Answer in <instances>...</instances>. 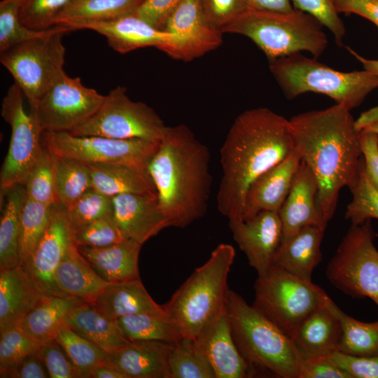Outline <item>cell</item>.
Here are the masks:
<instances>
[{"label":"cell","mask_w":378,"mask_h":378,"mask_svg":"<svg viewBox=\"0 0 378 378\" xmlns=\"http://www.w3.org/2000/svg\"><path fill=\"white\" fill-rule=\"evenodd\" d=\"M350 110L335 104L304 112L289 120L295 148L318 183L317 205L328 223L340 190L356 186L362 162L359 131Z\"/></svg>","instance_id":"obj_1"},{"label":"cell","mask_w":378,"mask_h":378,"mask_svg":"<svg viewBox=\"0 0 378 378\" xmlns=\"http://www.w3.org/2000/svg\"><path fill=\"white\" fill-rule=\"evenodd\" d=\"M294 148L289 120L264 107L239 114L220 149L219 212L228 220L241 218L251 186Z\"/></svg>","instance_id":"obj_2"},{"label":"cell","mask_w":378,"mask_h":378,"mask_svg":"<svg viewBox=\"0 0 378 378\" xmlns=\"http://www.w3.org/2000/svg\"><path fill=\"white\" fill-rule=\"evenodd\" d=\"M208 148L186 125L167 126L148 166L169 227L184 228L207 211L212 184Z\"/></svg>","instance_id":"obj_3"},{"label":"cell","mask_w":378,"mask_h":378,"mask_svg":"<svg viewBox=\"0 0 378 378\" xmlns=\"http://www.w3.org/2000/svg\"><path fill=\"white\" fill-rule=\"evenodd\" d=\"M225 306L234 342L251 375L259 370L277 377H300L304 358L286 332L232 290Z\"/></svg>","instance_id":"obj_4"},{"label":"cell","mask_w":378,"mask_h":378,"mask_svg":"<svg viewBox=\"0 0 378 378\" xmlns=\"http://www.w3.org/2000/svg\"><path fill=\"white\" fill-rule=\"evenodd\" d=\"M234 247L220 244L162 304L184 337L195 338L225 307Z\"/></svg>","instance_id":"obj_5"},{"label":"cell","mask_w":378,"mask_h":378,"mask_svg":"<svg viewBox=\"0 0 378 378\" xmlns=\"http://www.w3.org/2000/svg\"><path fill=\"white\" fill-rule=\"evenodd\" d=\"M322 27L295 8L289 13L248 8L220 30L248 37L272 61L303 51L319 57L328 45Z\"/></svg>","instance_id":"obj_6"},{"label":"cell","mask_w":378,"mask_h":378,"mask_svg":"<svg viewBox=\"0 0 378 378\" xmlns=\"http://www.w3.org/2000/svg\"><path fill=\"white\" fill-rule=\"evenodd\" d=\"M270 70L287 99L315 92L350 111L378 88V76L370 71H340L301 52L270 61Z\"/></svg>","instance_id":"obj_7"},{"label":"cell","mask_w":378,"mask_h":378,"mask_svg":"<svg viewBox=\"0 0 378 378\" xmlns=\"http://www.w3.org/2000/svg\"><path fill=\"white\" fill-rule=\"evenodd\" d=\"M73 29L56 24L48 34L1 52L0 61L10 72L34 109L41 97L64 73V32Z\"/></svg>","instance_id":"obj_8"},{"label":"cell","mask_w":378,"mask_h":378,"mask_svg":"<svg viewBox=\"0 0 378 378\" xmlns=\"http://www.w3.org/2000/svg\"><path fill=\"white\" fill-rule=\"evenodd\" d=\"M253 307L288 336L313 311L330 298L312 281H306L275 266L258 276Z\"/></svg>","instance_id":"obj_9"},{"label":"cell","mask_w":378,"mask_h":378,"mask_svg":"<svg viewBox=\"0 0 378 378\" xmlns=\"http://www.w3.org/2000/svg\"><path fill=\"white\" fill-rule=\"evenodd\" d=\"M370 220L351 225L326 268L328 281L352 298H368L378 306V251Z\"/></svg>","instance_id":"obj_10"},{"label":"cell","mask_w":378,"mask_h":378,"mask_svg":"<svg viewBox=\"0 0 378 378\" xmlns=\"http://www.w3.org/2000/svg\"><path fill=\"white\" fill-rule=\"evenodd\" d=\"M167 126L146 104L134 102L127 88L111 90L98 111L86 122L69 132L74 136H101L117 139L160 141Z\"/></svg>","instance_id":"obj_11"},{"label":"cell","mask_w":378,"mask_h":378,"mask_svg":"<svg viewBox=\"0 0 378 378\" xmlns=\"http://www.w3.org/2000/svg\"><path fill=\"white\" fill-rule=\"evenodd\" d=\"M43 142L54 154L85 164H122L146 174H148V164L160 144V141L139 139L78 136L69 132H44Z\"/></svg>","instance_id":"obj_12"},{"label":"cell","mask_w":378,"mask_h":378,"mask_svg":"<svg viewBox=\"0 0 378 378\" xmlns=\"http://www.w3.org/2000/svg\"><path fill=\"white\" fill-rule=\"evenodd\" d=\"M23 97L15 83L2 101L1 115L11 127V136L0 174L1 200L10 188L24 185L44 146L43 132L34 115L25 111Z\"/></svg>","instance_id":"obj_13"},{"label":"cell","mask_w":378,"mask_h":378,"mask_svg":"<svg viewBox=\"0 0 378 378\" xmlns=\"http://www.w3.org/2000/svg\"><path fill=\"white\" fill-rule=\"evenodd\" d=\"M104 98L85 86L80 78H71L64 72L30 111L43 132H71L90 119Z\"/></svg>","instance_id":"obj_14"},{"label":"cell","mask_w":378,"mask_h":378,"mask_svg":"<svg viewBox=\"0 0 378 378\" xmlns=\"http://www.w3.org/2000/svg\"><path fill=\"white\" fill-rule=\"evenodd\" d=\"M80 29L102 34L110 47L122 54L155 47L174 59L184 60L183 42L177 35L155 28L135 13L109 21L82 23L74 27V30Z\"/></svg>","instance_id":"obj_15"},{"label":"cell","mask_w":378,"mask_h":378,"mask_svg":"<svg viewBox=\"0 0 378 378\" xmlns=\"http://www.w3.org/2000/svg\"><path fill=\"white\" fill-rule=\"evenodd\" d=\"M74 242V232L66 209L55 204L51 206L48 227L30 257L21 265L46 295L66 297L57 287L55 273L69 247Z\"/></svg>","instance_id":"obj_16"},{"label":"cell","mask_w":378,"mask_h":378,"mask_svg":"<svg viewBox=\"0 0 378 378\" xmlns=\"http://www.w3.org/2000/svg\"><path fill=\"white\" fill-rule=\"evenodd\" d=\"M233 239L258 274H265L272 266L283 237L279 213L262 211L247 219H229Z\"/></svg>","instance_id":"obj_17"},{"label":"cell","mask_w":378,"mask_h":378,"mask_svg":"<svg viewBox=\"0 0 378 378\" xmlns=\"http://www.w3.org/2000/svg\"><path fill=\"white\" fill-rule=\"evenodd\" d=\"M161 29L181 39L184 61L201 57L223 43V33L206 16L202 0H183L168 16Z\"/></svg>","instance_id":"obj_18"},{"label":"cell","mask_w":378,"mask_h":378,"mask_svg":"<svg viewBox=\"0 0 378 378\" xmlns=\"http://www.w3.org/2000/svg\"><path fill=\"white\" fill-rule=\"evenodd\" d=\"M211 365L216 378H244L251 375L232 336L226 306L194 338Z\"/></svg>","instance_id":"obj_19"},{"label":"cell","mask_w":378,"mask_h":378,"mask_svg":"<svg viewBox=\"0 0 378 378\" xmlns=\"http://www.w3.org/2000/svg\"><path fill=\"white\" fill-rule=\"evenodd\" d=\"M113 219L125 239L144 244L169 227L157 195L125 193L112 197Z\"/></svg>","instance_id":"obj_20"},{"label":"cell","mask_w":378,"mask_h":378,"mask_svg":"<svg viewBox=\"0 0 378 378\" xmlns=\"http://www.w3.org/2000/svg\"><path fill=\"white\" fill-rule=\"evenodd\" d=\"M318 183L303 162L294 176L288 196L279 214L283 225V237H288L305 226L325 229L327 223L317 205Z\"/></svg>","instance_id":"obj_21"},{"label":"cell","mask_w":378,"mask_h":378,"mask_svg":"<svg viewBox=\"0 0 378 378\" xmlns=\"http://www.w3.org/2000/svg\"><path fill=\"white\" fill-rule=\"evenodd\" d=\"M173 344L134 341L106 351L102 364L116 368L126 378H169L168 359Z\"/></svg>","instance_id":"obj_22"},{"label":"cell","mask_w":378,"mask_h":378,"mask_svg":"<svg viewBox=\"0 0 378 378\" xmlns=\"http://www.w3.org/2000/svg\"><path fill=\"white\" fill-rule=\"evenodd\" d=\"M301 161L295 148L286 158L260 176L248 190L241 218H250L262 211L279 213Z\"/></svg>","instance_id":"obj_23"},{"label":"cell","mask_w":378,"mask_h":378,"mask_svg":"<svg viewBox=\"0 0 378 378\" xmlns=\"http://www.w3.org/2000/svg\"><path fill=\"white\" fill-rule=\"evenodd\" d=\"M46 296L23 265L0 270V332L19 326Z\"/></svg>","instance_id":"obj_24"},{"label":"cell","mask_w":378,"mask_h":378,"mask_svg":"<svg viewBox=\"0 0 378 378\" xmlns=\"http://www.w3.org/2000/svg\"><path fill=\"white\" fill-rule=\"evenodd\" d=\"M330 300L307 315L289 334L304 358L327 357L337 351L342 329Z\"/></svg>","instance_id":"obj_25"},{"label":"cell","mask_w":378,"mask_h":378,"mask_svg":"<svg viewBox=\"0 0 378 378\" xmlns=\"http://www.w3.org/2000/svg\"><path fill=\"white\" fill-rule=\"evenodd\" d=\"M325 229L305 226L296 233L282 237L272 266L281 268L306 281L322 259L321 244Z\"/></svg>","instance_id":"obj_26"},{"label":"cell","mask_w":378,"mask_h":378,"mask_svg":"<svg viewBox=\"0 0 378 378\" xmlns=\"http://www.w3.org/2000/svg\"><path fill=\"white\" fill-rule=\"evenodd\" d=\"M142 244L130 239L105 247L77 246L99 276L109 283L139 280Z\"/></svg>","instance_id":"obj_27"},{"label":"cell","mask_w":378,"mask_h":378,"mask_svg":"<svg viewBox=\"0 0 378 378\" xmlns=\"http://www.w3.org/2000/svg\"><path fill=\"white\" fill-rule=\"evenodd\" d=\"M55 279L65 295L92 302L109 284L94 270L75 243L67 249L57 266Z\"/></svg>","instance_id":"obj_28"},{"label":"cell","mask_w":378,"mask_h":378,"mask_svg":"<svg viewBox=\"0 0 378 378\" xmlns=\"http://www.w3.org/2000/svg\"><path fill=\"white\" fill-rule=\"evenodd\" d=\"M63 323L75 332L95 343L106 351L130 342L120 330L117 321L106 316L89 302L72 309L66 316Z\"/></svg>","instance_id":"obj_29"},{"label":"cell","mask_w":378,"mask_h":378,"mask_svg":"<svg viewBox=\"0 0 378 378\" xmlns=\"http://www.w3.org/2000/svg\"><path fill=\"white\" fill-rule=\"evenodd\" d=\"M111 319L160 309L139 280L109 283L91 302Z\"/></svg>","instance_id":"obj_30"},{"label":"cell","mask_w":378,"mask_h":378,"mask_svg":"<svg viewBox=\"0 0 378 378\" xmlns=\"http://www.w3.org/2000/svg\"><path fill=\"white\" fill-rule=\"evenodd\" d=\"M88 165L92 188L113 197L125 193L157 195L148 174L132 167L113 164Z\"/></svg>","instance_id":"obj_31"},{"label":"cell","mask_w":378,"mask_h":378,"mask_svg":"<svg viewBox=\"0 0 378 378\" xmlns=\"http://www.w3.org/2000/svg\"><path fill=\"white\" fill-rule=\"evenodd\" d=\"M25 197L24 186L20 184L10 188L1 200L0 270L21 265L20 216Z\"/></svg>","instance_id":"obj_32"},{"label":"cell","mask_w":378,"mask_h":378,"mask_svg":"<svg viewBox=\"0 0 378 378\" xmlns=\"http://www.w3.org/2000/svg\"><path fill=\"white\" fill-rule=\"evenodd\" d=\"M145 0H71L55 24L74 27L79 24L104 22L136 13Z\"/></svg>","instance_id":"obj_33"},{"label":"cell","mask_w":378,"mask_h":378,"mask_svg":"<svg viewBox=\"0 0 378 378\" xmlns=\"http://www.w3.org/2000/svg\"><path fill=\"white\" fill-rule=\"evenodd\" d=\"M74 296L46 295L22 320L20 326L32 338L43 344L51 339L66 316L85 302Z\"/></svg>","instance_id":"obj_34"},{"label":"cell","mask_w":378,"mask_h":378,"mask_svg":"<svg viewBox=\"0 0 378 378\" xmlns=\"http://www.w3.org/2000/svg\"><path fill=\"white\" fill-rule=\"evenodd\" d=\"M117 323L130 341H159L174 344L183 337L162 307L118 318Z\"/></svg>","instance_id":"obj_35"},{"label":"cell","mask_w":378,"mask_h":378,"mask_svg":"<svg viewBox=\"0 0 378 378\" xmlns=\"http://www.w3.org/2000/svg\"><path fill=\"white\" fill-rule=\"evenodd\" d=\"M330 307L341 324V337L337 351L357 356L378 355V321L365 323L343 312L331 300Z\"/></svg>","instance_id":"obj_36"},{"label":"cell","mask_w":378,"mask_h":378,"mask_svg":"<svg viewBox=\"0 0 378 378\" xmlns=\"http://www.w3.org/2000/svg\"><path fill=\"white\" fill-rule=\"evenodd\" d=\"M54 157L57 204L66 209L92 188L91 176L85 164L55 154Z\"/></svg>","instance_id":"obj_37"},{"label":"cell","mask_w":378,"mask_h":378,"mask_svg":"<svg viewBox=\"0 0 378 378\" xmlns=\"http://www.w3.org/2000/svg\"><path fill=\"white\" fill-rule=\"evenodd\" d=\"M53 338L62 347L80 378H88L91 370L104 363L106 351L75 332L64 323L57 328Z\"/></svg>","instance_id":"obj_38"},{"label":"cell","mask_w":378,"mask_h":378,"mask_svg":"<svg viewBox=\"0 0 378 378\" xmlns=\"http://www.w3.org/2000/svg\"><path fill=\"white\" fill-rule=\"evenodd\" d=\"M169 378H216L215 372L193 338L173 344L168 359Z\"/></svg>","instance_id":"obj_39"},{"label":"cell","mask_w":378,"mask_h":378,"mask_svg":"<svg viewBox=\"0 0 378 378\" xmlns=\"http://www.w3.org/2000/svg\"><path fill=\"white\" fill-rule=\"evenodd\" d=\"M50 214L51 206L25 197L20 216L21 264L27 260L34 251L48 227Z\"/></svg>","instance_id":"obj_40"},{"label":"cell","mask_w":378,"mask_h":378,"mask_svg":"<svg viewBox=\"0 0 378 378\" xmlns=\"http://www.w3.org/2000/svg\"><path fill=\"white\" fill-rule=\"evenodd\" d=\"M24 186L27 197L48 206L57 204L55 157L45 145Z\"/></svg>","instance_id":"obj_41"},{"label":"cell","mask_w":378,"mask_h":378,"mask_svg":"<svg viewBox=\"0 0 378 378\" xmlns=\"http://www.w3.org/2000/svg\"><path fill=\"white\" fill-rule=\"evenodd\" d=\"M0 335V377H8L24 358L38 352L41 344L20 326L6 329Z\"/></svg>","instance_id":"obj_42"},{"label":"cell","mask_w":378,"mask_h":378,"mask_svg":"<svg viewBox=\"0 0 378 378\" xmlns=\"http://www.w3.org/2000/svg\"><path fill=\"white\" fill-rule=\"evenodd\" d=\"M66 213L73 232L76 231L96 220L113 216L112 197L92 188L66 209Z\"/></svg>","instance_id":"obj_43"},{"label":"cell","mask_w":378,"mask_h":378,"mask_svg":"<svg viewBox=\"0 0 378 378\" xmlns=\"http://www.w3.org/2000/svg\"><path fill=\"white\" fill-rule=\"evenodd\" d=\"M21 0L0 3V52L27 40L43 36L52 29L34 30L25 27L19 18Z\"/></svg>","instance_id":"obj_44"},{"label":"cell","mask_w":378,"mask_h":378,"mask_svg":"<svg viewBox=\"0 0 378 378\" xmlns=\"http://www.w3.org/2000/svg\"><path fill=\"white\" fill-rule=\"evenodd\" d=\"M350 191L352 199L346 206L345 218L352 225L361 224L372 218L378 219V190L366 176L363 158L358 181Z\"/></svg>","instance_id":"obj_45"},{"label":"cell","mask_w":378,"mask_h":378,"mask_svg":"<svg viewBox=\"0 0 378 378\" xmlns=\"http://www.w3.org/2000/svg\"><path fill=\"white\" fill-rule=\"evenodd\" d=\"M71 0H21L19 18L27 27L46 30L55 26L58 14Z\"/></svg>","instance_id":"obj_46"},{"label":"cell","mask_w":378,"mask_h":378,"mask_svg":"<svg viewBox=\"0 0 378 378\" xmlns=\"http://www.w3.org/2000/svg\"><path fill=\"white\" fill-rule=\"evenodd\" d=\"M73 232L77 246L105 247L125 239L113 216L96 220Z\"/></svg>","instance_id":"obj_47"},{"label":"cell","mask_w":378,"mask_h":378,"mask_svg":"<svg viewBox=\"0 0 378 378\" xmlns=\"http://www.w3.org/2000/svg\"><path fill=\"white\" fill-rule=\"evenodd\" d=\"M290 1L294 8L311 15L329 29L338 46H343L346 29L336 10L335 0H290Z\"/></svg>","instance_id":"obj_48"},{"label":"cell","mask_w":378,"mask_h":378,"mask_svg":"<svg viewBox=\"0 0 378 378\" xmlns=\"http://www.w3.org/2000/svg\"><path fill=\"white\" fill-rule=\"evenodd\" d=\"M49 377L80 378V375L62 347L53 338L41 344L37 352Z\"/></svg>","instance_id":"obj_49"},{"label":"cell","mask_w":378,"mask_h":378,"mask_svg":"<svg viewBox=\"0 0 378 378\" xmlns=\"http://www.w3.org/2000/svg\"><path fill=\"white\" fill-rule=\"evenodd\" d=\"M327 358L351 378H378V355L357 356L335 351Z\"/></svg>","instance_id":"obj_50"},{"label":"cell","mask_w":378,"mask_h":378,"mask_svg":"<svg viewBox=\"0 0 378 378\" xmlns=\"http://www.w3.org/2000/svg\"><path fill=\"white\" fill-rule=\"evenodd\" d=\"M202 4L209 20L220 29L250 8L245 0H202Z\"/></svg>","instance_id":"obj_51"},{"label":"cell","mask_w":378,"mask_h":378,"mask_svg":"<svg viewBox=\"0 0 378 378\" xmlns=\"http://www.w3.org/2000/svg\"><path fill=\"white\" fill-rule=\"evenodd\" d=\"M363 167L372 185L378 190V134L363 129L360 133Z\"/></svg>","instance_id":"obj_52"},{"label":"cell","mask_w":378,"mask_h":378,"mask_svg":"<svg viewBox=\"0 0 378 378\" xmlns=\"http://www.w3.org/2000/svg\"><path fill=\"white\" fill-rule=\"evenodd\" d=\"M183 0H145L136 13L155 28L161 29L170 13Z\"/></svg>","instance_id":"obj_53"},{"label":"cell","mask_w":378,"mask_h":378,"mask_svg":"<svg viewBox=\"0 0 378 378\" xmlns=\"http://www.w3.org/2000/svg\"><path fill=\"white\" fill-rule=\"evenodd\" d=\"M299 378H351L327 357L304 358Z\"/></svg>","instance_id":"obj_54"},{"label":"cell","mask_w":378,"mask_h":378,"mask_svg":"<svg viewBox=\"0 0 378 378\" xmlns=\"http://www.w3.org/2000/svg\"><path fill=\"white\" fill-rule=\"evenodd\" d=\"M337 11L360 15L378 27V0H335Z\"/></svg>","instance_id":"obj_55"},{"label":"cell","mask_w":378,"mask_h":378,"mask_svg":"<svg viewBox=\"0 0 378 378\" xmlns=\"http://www.w3.org/2000/svg\"><path fill=\"white\" fill-rule=\"evenodd\" d=\"M11 378L49 377L44 363L37 353L24 358L9 374Z\"/></svg>","instance_id":"obj_56"},{"label":"cell","mask_w":378,"mask_h":378,"mask_svg":"<svg viewBox=\"0 0 378 378\" xmlns=\"http://www.w3.org/2000/svg\"><path fill=\"white\" fill-rule=\"evenodd\" d=\"M250 8L289 13L294 10L290 0H245Z\"/></svg>","instance_id":"obj_57"},{"label":"cell","mask_w":378,"mask_h":378,"mask_svg":"<svg viewBox=\"0 0 378 378\" xmlns=\"http://www.w3.org/2000/svg\"><path fill=\"white\" fill-rule=\"evenodd\" d=\"M88 378H126V377L116 368L100 364L91 370Z\"/></svg>","instance_id":"obj_58"},{"label":"cell","mask_w":378,"mask_h":378,"mask_svg":"<svg viewBox=\"0 0 378 378\" xmlns=\"http://www.w3.org/2000/svg\"><path fill=\"white\" fill-rule=\"evenodd\" d=\"M375 123H378V106L363 112L355 120L356 127L359 131Z\"/></svg>","instance_id":"obj_59"},{"label":"cell","mask_w":378,"mask_h":378,"mask_svg":"<svg viewBox=\"0 0 378 378\" xmlns=\"http://www.w3.org/2000/svg\"><path fill=\"white\" fill-rule=\"evenodd\" d=\"M349 52L358 61L360 62L363 69L372 72V74H375L377 76H378V59H367L365 57H363L360 55H359L358 52L354 51L350 48H347Z\"/></svg>","instance_id":"obj_60"},{"label":"cell","mask_w":378,"mask_h":378,"mask_svg":"<svg viewBox=\"0 0 378 378\" xmlns=\"http://www.w3.org/2000/svg\"><path fill=\"white\" fill-rule=\"evenodd\" d=\"M364 129L372 131V132H375V133H377L378 134V123L371 125H370V126H368V127H365Z\"/></svg>","instance_id":"obj_61"}]
</instances>
